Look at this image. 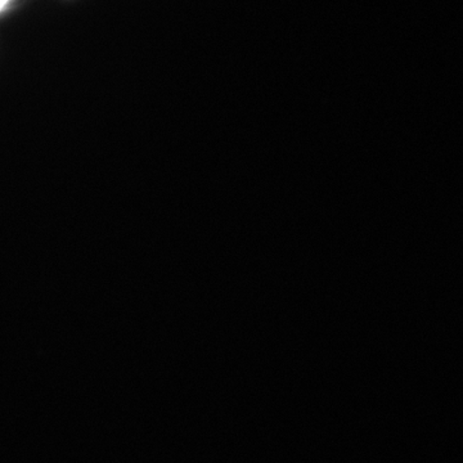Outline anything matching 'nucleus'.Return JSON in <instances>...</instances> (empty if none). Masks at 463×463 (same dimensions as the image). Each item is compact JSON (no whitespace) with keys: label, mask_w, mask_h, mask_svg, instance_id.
I'll list each match as a JSON object with an SVG mask.
<instances>
[{"label":"nucleus","mask_w":463,"mask_h":463,"mask_svg":"<svg viewBox=\"0 0 463 463\" xmlns=\"http://www.w3.org/2000/svg\"><path fill=\"white\" fill-rule=\"evenodd\" d=\"M12 2H14V0H0V14L5 12V9L9 8V5H12Z\"/></svg>","instance_id":"obj_1"}]
</instances>
